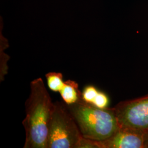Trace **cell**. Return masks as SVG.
<instances>
[{
  "mask_svg": "<svg viewBox=\"0 0 148 148\" xmlns=\"http://www.w3.org/2000/svg\"><path fill=\"white\" fill-rule=\"evenodd\" d=\"M24 148H48L49 125L54 103L41 78L30 82V93L25 102Z\"/></svg>",
  "mask_w": 148,
  "mask_h": 148,
  "instance_id": "cell-1",
  "label": "cell"
},
{
  "mask_svg": "<svg viewBox=\"0 0 148 148\" xmlns=\"http://www.w3.org/2000/svg\"><path fill=\"white\" fill-rule=\"evenodd\" d=\"M68 107L85 138L103 142L119 127L112 108L100 109L83 100Z\"/></svg>",
  "mask_w": 148,
  "mask_h": 148,
  "instance_id": "cell-2",
  "label": "cell"
},
{
  "mask_svg": "<svg viewBox=\"0 0 148 148\" xmlns=\"http://www.w3.org/2000/svg\"><path fill=\"white\" fill-rule=\"evenodd\" d=\"M83 138L68 106L54 103L49 125L48 148H77Z\"/></svg>",
  "mask_w": 148,
  "mask_h": 148,
  "instance_id": "cell-3",
  "label": "cell"
},
{
  "mask_svg": "<svg viewBox=\"0 0 148 148\" xmlns=\"http://www.w3.org/2000/svg\"><path fill=\"white\" fill-rule=\"evenodd\" d=\"M112 108L119 126L148 132V93L120 101Z\"/></svg>",
  "mask_w": 148,
  "mask_h": 148,
  "instance_id": "cell-4",
  "label": "cell"
},
{
  "mask_svg": "<svg viewBox=\"0 0 148 148\" xmlns=\"http://www.w3.org/2000/svg\"><path fill=\"white\" fill-rule=\"evenodd\" d=\"M148 132L119 126L110 137L99 142L101 148H147Z\"/></svg>",
  "mask_w": 148,
  "mask_h": 148,
  "instance_id": "cell-5",
  "label": "cell"
},
{
  "mask_svg": "<svg viewBox=\"0 0 148 148\" xmlns=\"http://www.w3.org/2000/svg\"><path fill=\"white\" fill-rule=\"evenodd\" d=\"M59 93L63 101L68 106L82 101V92L79 90V85L73 80L65 81Z\"/></svg>",
  "mask_w": 148,
  "mask_h": 148,
  "instance_id": "cell-6",
  "label": "cell"
},
{
  "mask_svg": "<svg viewBox=\"0 0 148 148\" xmlns=\"http://www.w3.org/2000/svg\"><path fill=\"white\" fill-rule=\"evenodd\" d=\"M49 88L55 92H59L63 86V76L60 73L50 72L46 75Z\"/></svg>",
  "mask_w": 148,
  "mask_h": 148,
  "instance_id": "cell-7",
  "label": "cell"
},
{
  "mask_svg": "<svg viewBox=\"0 0 148 148\" xmlns=\"http://www.w3.org/2000/svg\"><path fill=\"white\" fill-rule=\"evenodd\" d=\"M99 91L94 86H87L82 92V99L86 103L92 104Z\"/></svg>",
  "mask_w": 148,
  "mask_h": 148,
  "instance_id": "cell-8",
  "label": "cell"
},
{
  "mask_svg": "<svg viewBox=\"0 0 148 148\" xmlns=\"http://www.w3.org/2000/svg\"><path fill=\"white\" fill-rule=\"evenodd\" d=\"M109 104V98L105 93L99 91L98 95L93 101L92 105L100 109H106L108 108Z\"/></svg>",
  "mask_w": 148,
  "mask_h": 148,
  "instance_id": "cell-9",
  "label": "cell"
},
{
  "mask_svg": "<svg viewBox=\"0 0 148 148\" xmlns=\"http://www.w3.org/2000/svg\"><path fill=\"white\" fill-rule=\"evenodd\" d=\"M77 148H101L99 142L83 137L80 140Z\"/></svg>",
  "mask_w": 148,
  "mask_h": 148,
  "instance_id": "cell-10",
  "label": "cell"
},
{
  "mask_svg": "<svg viewBox=\"0 0 148 148\" xmlns=\"http://www.w3.org/2000/svg\"><path fill=\"white\" fill-rule=\"evenodd\" d=\"M147 148H148V132L147 134Z\"/></svg>",
  "mask_w": 148,
  "mask_h": 148,
  "instance_id": "cell-11",
  "label": "cell"
}]
</instances>
